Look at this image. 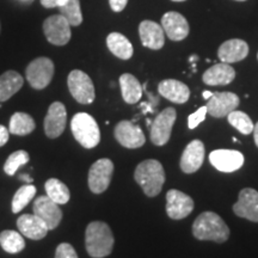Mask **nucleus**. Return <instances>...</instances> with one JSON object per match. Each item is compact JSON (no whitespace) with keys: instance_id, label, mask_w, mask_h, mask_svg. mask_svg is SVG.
Listing matches in <instances>:
<instances>
[{"instance_id":"nucleus-27","label":"nucleus","mask_w":258,"mask_h":258,"mask_svg":"<svg viewBox=\"0 0 258 258\" xmlns=\"http://www.w3.org/2000/svg\"><path fill=\"white\" fill-rule=\"evenodd\" d=\"M35 127L36 124L30 115L25 114V112H15L10 120L9 131L10 134L23 137V135H28L34 132Z\"/></svg>"},{"instance_id":"nucleus-13","label":"nucleus","mask_w":258,"mask_h":258,"mask_svg":"<svg viewBox=\"0 0 258 258\" xmlns=\"http://www.w3.org/2000/svg\"><path fill=\"white\" fill-rule=\"evenodd\" d=\"M209 161L220 172H234L244 165V156L239 151L215 150L209 154Z\"/></svg>"},{"instance_id":"nucleus-1","label":"nucleus","mask_w":258,"mask_h":258,"mask_svg":"<svg viewBox=\"0 0 258 258\" xmlns=\"http://www.w3.org/2000/svg\"><path fill=\"white\" fill-rule=\"evenodd\" d=\"M192 234L199 240L225 243L230 238V228L214 212H203L192 224Z\"/></svg>"},{"instance_id":"nucleus-3","label":"nucleus","mask_w":258,"mask_h":258,"mask_svg":"<svg viewBox=\"0 0 258 258\" xmlns=\"http://www.w3.org/2000/svg\"><path fill=\"white\" fill-rule=\"evenodd\" d=\"M134 178L148 198H156L165 183V171L158 160L147 159L137 166Z\"/></svg>"},{"instance_id":"nucleus-2","label":"nucleus","mask_w":258,"mask_h":258,"mask_svg":"<svg viewBox=\"0 0 258 258\" xmlns=\"http://www.w3.org/2000/svg\"><path fill=\"white\" fill-rule=\"evenodd\" d=\"M114 235L108 224L103 221L90 222L85 232V246L92 258H104L114 249Z\"/></svg>"},{"instance_id":"nucleus-38","label":"nucleus","mask_w":258,"mask_h":258,"mask_svg":"<svg viewBox=\"0 0 258 258\" xmlns=\"http://www.w3.org/2000/svg\"><path fill=\"white\" fill-rule=\"evenodd\" d=\"M10 139V131L5 125L0 124V147H3Z\"/></svg>"},{"instance_id":"nucleus-7","label":"nucleus","mask_w":258,"mask_h":258,"mask_svg":"<svg viewBox=\"0 0 258 258\" xmlns=\"http://www.w3.org/2000/svg\"><path fill=\"white\" fill-rule=\"evenodd\" d=\"M114 175V164L108 158H102L92 164L89 171V188L93 194H102L110 185Z\"/></svg>"},{"instance_id":"nucleus-18","label":"nucleus","mask_w":258,"mask_h":258,"mask_svg":"<svg viewBox=\"0 0 258 258\" xmlns=\"http://www.w3.org/2000/svg\"><path fill=\"white\" fill-rule=\"evenodd\" d=\"M205 145L201 140H192L180 157V169L184 173L196 172L205 160Z\"/></svg>"},{"instance_id":"nucleus-5","label":"nucleus","mask_w":258,"mask_h":258,"mask_svg":"<svg viewBox=\"0 0 258 258\" xmlns=\"http://www.w3.org/2000/svg\"><path fill=\"white\" fill-rule=\"evenodd\" d=\"M25 76L32 89H46L54 77V62L49 57H37L28 64Z\"/></svg>"},{"instance_id":"nucleus-6","label":"nucleus","mask_w":258,"mask_h":258,"mask_svg":"<svg viewBox=\"0 0 258 258\" xmlns=\"http://www.w3.org/2000/svg\"><path fill=\"white\" fill-rule=\"evenodd\" d=\"M69 90L71 95L80 104H91L95 101V86L90 77L80 70H74L69 74Z\"/></svg>"},{"instance_id":"nucleus-37","label":"nucleus","mask_w":258,"mask_h":258,"mask_svg":"<svg viewBox=\"0 0 258 258\" xmlns=\"http://www.w3.org/2000/svg\"><path fill=\"white\" fill-rule=\"evenodd\" d=\"M128 0H109V4L114 12L123 11L125 6H127Z\"/></svg>"},{"instance_id":"nucleus-43","label":"nucleus","mask_w":258,"mask_h":258,"mask_svg":"<svg viewBox=\"0 0 258 258\" xmlns=\"http://www.w3.org/2000/svg\"><path fill=\"white\" fill-rule=\"evenodd\" d=\"M237 2H245V0H237Z\"/></svg>"},{"instance_id":"nucleus-26","label":"nucleus","mask_w":258,"mask_h":258,"mask_svg":"<svg viewBox=\"0 0 258 258\" xmlns=\"http://www.w3.org/2000/svg\"><path fill=\"white\" fill-rule=\"evenodd\" d=\"M122 97L128 104H135L143 97V86L133 74L124 73L120 77Z\"/></svg>"},{"instance_id":"nucleus-34","label":"nucleus","mask_w":258,"mask_h":258,"mask_svg":"<svg viewBox=\"0 0 258 258\" xmlns=\"http://www.w3.org/2000/svg\"><path fill=\"white\" fill-rule=\"evenodd\" d=\"M208 114L207 106H201L198 111L189 115L188 117V127L189 129H195L198 125L206 120V115Z\"/></svg>"},{"instance_id":"nucleus-17","label":"nucleus","mask_w":258,"mask_h":258,"mask_svg":"<svg viewBox=\"0 0 258 258\" xmlns=\"http://www.w3.org/2000/svg\"><path fill=\"white\" fill-rule=\"evenodd\" d=\"M161 27L171 41H182L189 35V24L178 12H166L161 18Z\"/></svg>"},{"instance_id":"nucleus-33","label":"nucleus","mask_w":258,"mask_h":258,"mask_svg":"<svg viewBox=\"0 0 258 258\" xmlns=\"http://www.w3.org/2000/svg\"><path fill=\"white\" fill-rule=\"evenodd\" d=\"M30 160V157H29V153L27 151L19 150L16 151L12 154H10L8 159H6L5 164H4V171L6 175L9 176H14L17 170L21 166L25 165V164L29 163Z\"/></svg>"},{"instance_id":"nucleus-25","label":"nucleus","mask_w":258,"mask_h":258,"mask_svg":"<svg viewBox=\"0 0 258 258\" xmlns=\"http://www.w3.org/2000/svg\"><path fill=\"white\" fill-rule=\"evenodd\" d=\"M106 46H108L109 50L115 56H117L118 59L128 60L133 56L134 49L131 41L124 35L120 34V32H111L106 37Z\"/></svg>"},{"instance_id":"nucleus-30","label":"nucleus","mask_w":258,"mask_h":258,"mask_svg":"<svg viewBox=\"0 0 258 258\" xmlns=\"http://www.w3.org/2000/svg\"><path fill=\"white\" fill-rule=\"evenodd\" d=\"M36 188L32 184H25L16 191L12 199V213H19L28 206V203L34 199Z\"/></svg>"},{"instance_id":"nucleus-29","label":"nucleus","mask_w":258,"mask_h":258,"mask_svg":"<svg viewBox=\"0 0 258 258\" xmlns=\"http://www.w3.org/2000/svg\"><path fill=\"white\" fill-rule=\"evenodd\" d=\"M0 245L3 250L8 253H18L25 247V241L22 237V233L6 230L0 233Z\"/></svg>"},{"instance_id":"nucleus-20","label":"nucleus","mask_w":258,"mask_h":258,"mask_svg":"<svg viewBox=\"0 0 258 258\" xmlns=\"http://www.w3.org/2000/svg\"><path fill=\"white\" fill-rule=\"evenodd\" d=\"M17 227L19 232L32 240H40L44 238L49 231L46 222L35 214H23L18 218Z\"/></svg>"},{"instance_id":"nucleus-8","label":"nucleus","mask_w":258,"mask_h":258,"mask_svg":"<svg viewBox=\"0 0 258 258\" xmlns=\"http://www.w3.org/2000/svg\"><path fill=\"white\" fill-rule=\"evenodd\" d=\"M44 36L54 46H64L72 36L71 24L62 15H54L43 22Z\"/></svg>"},{"instance_id":"nucleus-21","label":"nucleus","mask_w":258,"mask_h":258,"mask_svg":"<svg viewBox=\"0 0 258 258\" xmlns=\"http://www.w3.org/2000/svg\"><path fill=\"white\" fill-rule=\"evenodd\" d=\"M247 54H249V46L246 42L239 38L224 42L218 50V56L221 62L230 64L244 60Z\"/></svg>"},{"instance_id":"nucleus-45","label":"nucleus","mask_w":258,"mask_h":258,"mask_svg":"<svg viewBox=\"0 0 258 258\" xmlns=\"http://www.w3.org/2000/svg\"><path fill=\"white\" fill-rule=\"evenodd\" d=\"M257 57H258V54H257Z\"/></svg>"},{"instance_id":"nucleus-32","label":"nucleus","mask_w":258,"mask_h":258,"mask_svg":"<svg viewBox=\"0 0 258 258\" xmlns=\"http://www.w3.org/2000/svg\"><path fill=\"white\" fill-rule=\"evenodd\" d=\"M59 9L60 15H62L69 21L71 27H78V25L82 24L83 15L79 0H69L66 5L61 6Z\"/></svg>"},{"instance_id":"nucleus-35","label":"nucleus","mask_w":258,"mask_h":258,"mask_svg":"<svg viewBox=\"0 0 258 258\" xmlns=\"http://www.w3.org/2000/svg\"><path fill=\"white\" fill-rule=\"evenodd\" d=\"M55 258H78V254L72 245L69 243H61L56 247Z\"/></svg>"},{"instance_id":"nucleus-23","label":"nucleus","mask_w":258,"mask_h":258,"mask_svg":"<svg viewBox=\"0 0 258 258\" xmlns=\"http://www.w3.org/2000/svg\"><path fill=\"white\" fill-rule=\"evenodd\" d=\"M235 78V71L230 63L220 62L214 64L203 73V83L211 86L228 85Z\"/></svg>"},{"instance_id":"nucleus-24","label":"nucleus","mask_w":258,"mask_h":258,"mask_svg":"<svg viewBox=\"0 0 258 258\" xmlns=\"http://www.w3.org/2000/svg\"><path fill=\"white\" fill-rule=\"evenodd\" d=\"M23 77L16 71H8L0 76V102H6L22 89Z\"/></svg>"},{"instance_id":"nucleus-22","label":"nucleus","mask_w":258,"mask_h":258,"mask_svg":"<svg viewBox=\"0 0 258 258\" xmlns=\"http://www.w3.org/2000/svg\"><path fill=\"white\" fill-rule=\"evenodd\" d=\"M158 91L167 101L176 103V104H183L188 102L190 97V90L184 83L176 79H165L158 86Z\"/></svg>"},{"instance_id":"nucleus-9","label":"nucleus","mask_w":258,"mask_h":258,"mask_svg":"<svg viewBox=\"0 0 258 258\" xmlns=\"http://www.w3.org/2000/svg\"><path fill=\"white\" fill-rule=\"evenodd\" d=\"M177 114L173 108H166L154 118L151 125V141L156 146H164L170 140Z\"/></svg>"},{"instance_id":"nucleus-39","label":"nucleus","mask_w":258,"mask_h":258,"mask_svg":"<svg viewBox=\"0 0 258 258\" xmlns=\"http://www.w3.org/2000/svg\"><path fill=\"white\" fill-rule=\"evenodd\" d=\"M19 178H21L22 180H24V182L27 183V184H31V183H32V178H31V177L28 176V175H25V173H23V175L19 176Z\"/></svg>"},{"instance_id":"nucleus-4","label":"nucleus","mask_w":258,"mask_h":258,"mask_svg":"<svg viewBox=\"0 0 258 258\" xmlns=\"http://www.w3.org/2000/svg\"><path fill=\"white\" fill-rule=\"evenodd\" d=\"M73 137L85 148H93L101 141V131L91 115L78 112L73 116L71 122Z\"/></svg>"},{"instance_id":"nucleus-41","label":"nucleus","mask_w":258,"mask_h":258,"mask_svg":"<svg viewBox=\"0 0 258 258\" xmlns=\"http://www.w3.org/2000/svg\"><path fill=\"white\" fill-rule=\"evenodd\" d=\"M212 96H213V92H211V91H205V92H203V98H205V99H209Z\"/></svg>"},{"instance_id":"nucleus-28","label":"nucleus","mask_w":258,"mask_h":258,"mask_svg":"<svg viewBox=\"0 0 258 258\" xmlns=\"http://www.w3.org/2000/svg\"><path fill=\"white\" fill-rule=\"evenodd\" d=\"M44 189H46L48 198L53 200V201L57 203V205H66V203L70 201V189L59 179H48L46 184H44Z\"/></svg>"},{"instance_id":"nucleus-16","label":"nucleus","mask_w":258,"mask_h":258,"mask_svg":"<svg viewBox=\"0 0 258 258\" xmlns=\"http://www.w3.org/2000/svg\"><path fill=\"white\" fill-rule=\"evenodd\" d=\"M233 212L239 218L258 222V191L251 188L241 190L233 206Z\"/></svg>"},{"instance_id":"nucleus-42","label":"nucleus","mask_w":258,"mask_h":258,"mask_svg":"<svg viewBox=\"0 0 258 258\" xmlns=\"http://www.w3.org/2000/svg\"><path fill=\"white\" fill-rule=\"evenodd\" d=\"M172 2H185V0H172Z\"/></svg>"},{"instance_id":"nucleus-11","label":"nucleus","mask_w":258,"mask_h":258,"mask_svg":"<svg viewBox=\"0 0 258 258\" xmlns=\"http://www.w3.org/2000/svg\"><path fill=\"white\" fill-rule=\"evenodd\" d=\"M194 209V201L186 194L172 189L166 194V213L172 220L188 217Z\"/></svg>"},{"instance_id":"nucleus-19","label":"nucleus","mask_w":258,"mask_h":258,"mask_svg":"<svg viewBox=\"0 0 258 258\" xmlns=\"http://www.w3.org/2000/svg\"><path fill=\"white\" fill-rule=\"evenodd\" d=\"M139 35L143 46L158 50L165 43V32L161 25L153 21H144L139 25Z\"/></svg>"},{"instance_id":"nucleus-36","label":"nucleus","mask_w":258,"mask_h":258,"mask_svg":"<svg viewBox=\"0 0 258 258\" xmlns=\"http://www.w3.org/2000/svg\"><path fill=\"white\" fill-rule=\"evenodd\" d=\"M41 5L46 9H53V8H61V6L66 5L69 0H40Z\"/></svg>"},{"instance_id":"nucleus-14","label":"nucleus","mask_w":258,"mask_h":258,"mask_svg":"<svg viewBox=\"0 0 258 258\" xmlns=\"http://www.w3.org/2000/svg\"><path fill=\"white\" fill-rule=\"evenodd\" d=\"M67 121V111L61 102L50 104L44 117V133L48 138L56 139L63 133Z\"/></svg>"},{"instance_id":"nucleus-10","label":"nucleus","mask_w":258,"mask_h":258,"mask_svg":"<svg viewBox=\"0 0 258 258\" xmlns=\"http://www.w3.org/2000/svg\"><path fill=\"white\" fill-rule=\"evenodd\" d=\"M117 143L125 148H139L146 143L144 132L132 121H121L116 124L114 131Z\"/></svg>"},{"instance_id":"nucleus-15","label":"nucleus","mask_w":258,"mask_h":258,"mask_svg":"<svg viewBox=\"0 0 258 258\" xmlns=\"http://www.w3.org/2000/svg\"><path fill=\"white\" fill-rule=\"evenodd\" d=\"M34 214L46 222L49 230H54L60 225L62 212L59 205L50 200L47 195L37 198L34 203Z\"/></svg>"},{"instance_id":"nucleus-40","label":"nucleus","mask_w":258,"mask_h":258,"mask_svg":"<svg viewBox=\"0 0 258 258\" xmlns=\"http://www.w3.org/2000/svg\"><path fill=\"white\" fill-rule=\"evenodd\" d=\"M253 139H254V144H256V146L258 147V122L253 127Z\"/></svg>"},{"instance_id":"nucleus-44","label":"nucleus","mask_w":258,"mask_h":258,"mask_svg":"<svg viewBox=\"0 0 258 258\" xmlns=\"http://www.w3.org/2000/svg\"><path fill=\"white\" fill-rule=\"evenodd\" d=\"M27 2H28V0H27ZM29 2H32V0H29Z\"/></svg>"},{"instance_id":"nucleus-31","label":"nucleus","mask_w":258,"mask_h":258,"mask_svg":"<svg viewBox=\"0 0 258 258\" xmlns=\"http://www.w3.org/2000/svg\"><path fill=\"white\" fill-rule=\"evenodd\" d=\"M227 120L228 123L233 125V127L237 129V131H239L241 134L249 135L253 132L254 124L252 123V121H251L249 115L245 114L243 111H239L235 109L234 111H232L231 114L227 115Z\"/></svg>"},{"instance_id":"nucleus-12","label":"nucleus","mask_w":258,"mask_h":258,"mask_svg":"<svg viewBox=\"0 0 258 258\" xmlns=\"http://www.w3.org/2000/svg\"><path fill=\"white\" fill-rule=\"evenodd\" d=\"M239 97L233 92H215L208 99L207 111L213 117H226L239 106Z\"/></svg>"}]
</instances>
